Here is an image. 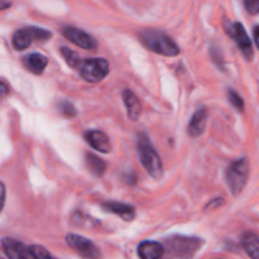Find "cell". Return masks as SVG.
<instances>
[{
	"mask_svg": "<svg viewBox=\"0 0 259 259\" xmlns=\"http://www.w3.org/2000/svg\"><path fill=\"white\" fill-rule=\"evenodd\" d=\"M204 244L200 238L172 237L164 243L166 253L171 257H191Z\"/></svg>",
	"mask_w": 259,
	"mask_h": 259,
	"instance_id": "3",
	"label": "cell"
},
{
	"mask_svg": "<svg viewBox=\"0 0 259 259\" xmlns=\"http://www.w3.org/2000/svg\"><path fill=\"white\" fill-rule=\"evenodd\" d=\"M66 242H67V244L70 245L71 248H73L78 254L82 255V257L98 258L99 255H100V253H99L95 244H94L91 240L81 237V235L68 234L67 237H66Z\"/></svg>",
	"mask_w": 259,
	"mask_h": 259,
	"instance_id": "6",
	"label": "cell"
},
{
	"mask_svg": "<svg viewBox=\"0 0 259 259\" xmlns=\"http://www.w3.org/2000/svg\"><path fill=\"white\" fill-rule=\"evenodd\" d=\"M228 98H229L230 104H232V105L234 106L238 111L244 110V101H243L242 96H240L237 91H234L230 89V90L228 91Z\"/></svg>",
	"mask_w": 259,
	"mask_h": 259,
	"instance_id": "21",
	"label": "cell"
},
{
	"mask_svg": "<svg viewBox=\"0 0 259 259\" xmlns=\"http://www.w3.org/2000/svg\"><path fill=\"white\" fill-rule=\"evenodd\" d=\"M5 204V186L0 182V211Z\"/></svg>",
	"mask_w": 259,
	"mask_h": 259,
	"instance_id": "25",
	"label": "cell"
},
{
	"mask_svg": "<svg viewBox=\"0 0 259 259\" xmlns=\"http://www.w3.org/2000/svg\"><path fill=\"white\" fill-rule=\"evenodd\" d=\"M103 206L106 211L119 215V217L123 218V219L126 220V222L133 220L134 215H136L134 207L131 206V205L123 204V202H105Z\"/></svg>",
	"mask_w": 259,
	"mask_h": 259,
	"instance_id": "14",
	"label": "cell"
},
{
	"mask_svg": "<svg viewBox=\"0 0 259 259\" xmlns=\"http://www.w3.org/2000/svg\"><path fill=\"white\" fill-rule=\"evenodd\" d=\"M244 5L249 14H258L259 13V0H244Z\"/></svg>",
	"mask_w": 259,
	"mask_h": 259,
	"instance_id": "24",
	"label": "cell"
},
{
	"mask_svg": "<svg viewBox=\"0 0 259 259\" xmlns=\"http://www.w3.org/2000/svg\"><path fill=\"white\" fill-rule=\"evenodd\" d=\"M253 35H254V42L259 50V25H255L254 27V29H253Z\"/></svg>",
	"mask_w": 259,
	"mask_h": 259,
	"instance_id": "27",
	"label": "cell"
},
{
	"mask_svg": "<svg viewBox=\"0 0 259 259\" xmlns=\"http://www.w3.org/2000/svg\"><path fill=\"white\" fill-rule=\"evenodd\" d=\"M85 157H86L85 161H86V164H88L89 169H90L95 176L100 177L105 174L106 171L105 161H103V159L99 158L98 156H95V154L93 153H86Z\"/></svg>",
	"mask_w": 259,
	"mask_h": 259,
	"instance_id": "18",
	"label": "cell"
},
{
	"mask_svg": "<svg viewBox=\"0 0 259 259\" xmlns=\"http://www.w3.org/2000/svg\"><path fill=\"white\" fill-rule=\"evenodd\" d=\"M230 35L235 39V42L239 46L240 51L245 58L250 60L253 56V48H252V40H250L249 35H248L247 30L244 29L243 24L240 23H233L230 25Z\"/></svg>",
	"mask_w": 259,
	"mask_h": 259,
	"instance_id": "8",
	"label": "cell"
},
{
	"mask_svg": "<svg viewBox=\"0 0 259 259\" xmlns=\"http://www.w3.org/2000/svg\"><path fill=\"white\" fill-rule=\"evenodd\" d=\"M243 249L253 259H259V237L253 233H247L242 238Z\"/></svg>",
	"mask_w": 259,
	"mask_h": 259,
	"instance_id": "17",
	"label": "cell"
},
{
	"mask_svg": "<svg viewBox=\"0 0 259 259\" xmlns=\"http://www.w3.org/2000/svg\"><path fill=\"white\" fill-rule=\"evenodd\" d=\"M85 139L94 149L101 153H109L111 151L110 141L108 136L100 131H90L85 134Z\"/></svg>",
	"mask_w": 259,
	"mask_h": 259,
	"instance_id": "10",
	"label": "cell"
},
{
	"mask_svg": "<svg viewBox=\"0 0 259 259\" xmlns=\"http://www.w3.org/2000/svg\"><path fill=\"white\" fill-rule=\"evenodd\" d=\"M62 33L71 43L83 48V50H95L96 46H98V42L93 35L88 34L86 32L77 29V28L66 27L63 28Z\"/></svg>",
	"mask_w": 259,
	"mask_h": 259,
	"instance_id": "7",
	"label": "cell"
},
{
	"mask_svg": "<svg viewBox=\"0 0 259 259\" xmlns=\"http://www.w3.org/2000/svg\"><path fill=\"white\" fill-rule=\"evenodd\" d=\"M28 250H29V257L33 259H48L52 257L50 252L40 245H30L28 247Z\"/></svg>",
	"mask_w": 259,
	"mask_h": 259,
	"instance_id": "20",
	"label": "cell"
},
{
	"mask_svg": "<svg viewBox=\"0 0 259 259\" xmlns=\"http://www.w3.org/2000/svg\"><path fill=\"white\" fill-rule=\"evenodd\" d=\"M8 93H9V88L5 82L0 81V96H7Z\"/></svg>",
	"mask_w": 259,
	"mask_h": 259,
	"instance_id": "26",
	"label": "cell"
},
{
	"mask_svg": "<svg viewBox=\"0 0 259 259\" xmlns=\"http://www.w3.org/2000/svg\"><path fill=\"white\" fill-rule=\"evenodd\" d=\"M61 53H62L65 61L71 66V67H78V66H80L81 60L75 51L70 50V48L67 47H62L61 48Z\"/></svg>",
	"mask_w": 259,
	"mask_h": 259,
	"instance_id": "19",
	"label": "cell"
},
{
	"mask_svg": "<svg viewBox=\"0 0 259 259\" xmlns=\"http://www.w3.org/2000/svg\"><path fill=\"white\" fill-rule=\"evenodd\" d=\"M24 63L30 72L35 73V75H40L45 71L48 60L46 56L40 55V53H30L24 58Z\"/></svg>",
	"mask_w": 259,
	"mask_h": 259,
	"instance_id": "15",
	"label": "cell"
},
{
	"mask_svg": "<svg viewBox=\"0 0 259 259\" xmlns=\"http://www.w3.org/2000/svg\"><path fill=\"white\" fill-rule=\"evenodd\" d=\"M12 5L10 0H0V10L3 9H8V8Z\"/></svg>",
	"mask_w": 259,
	"mask_h": 259,
	"instance_id": "28",
	"label": "cell"
},
{
	"mask_svg": "<svg viewBox=\"0 0 259 259\" xmlns=\"http://www.w3.org/2000/svg\"><path fill=\"white\" fill-rule=\"evenodd\" d=\"M249 177V162L247 158H240L233 162L227 171V182L230 191L238 196L244 190Z\"/></svg>",
	"mask_w": 259,
	"mask_h": 259,
	"instance_id": "4",
	"label": "cell"
},
{
	"mask_svg": "<svg viewBox=\"0 0 259 259\" xmlns=\"http://www.w3.org/2000/svg\"><path fill=\"white\" fill-rule=\"evenodd\" d=\"M207 110L205 108H200L196 113L192 115L191 120L189 124V134L194 138L200 137L201 134H204L205 128H206L207 123Z\"/></svg>",
	"mask_w": 259,
	"mask_h": 259,
	"instance_id": "11",
	"label": "cell"
},
{
	"mask_svg": "<svg viewBox=\"0 0 259 259\" xmlns=\"http://www.w3.org/2000/svg\"><path fill=\"white\" fill-rule=\"evenodd\" d=\"M34 40L33 33L30 28H24V29H19L14 33L13 35V46L17 51H23L30 46V43Z\"/></svg>",
	"mask_w": 259,
	"mask_h": 259,
	"instance_id": "16",
	"label": "cell"
},
{
	"mask_svg": "<svg viewBox=\"0 0 259 259\" xmlns=\"http://www.w3.org/2000/svg\"><path fill=\"white\" fill-rule=\"evenodd\" d=\"M123 100L125 104L126 113L131 120H138V118L142 114V103L139 99L137 98L136 94L131 90H124L123 93Z\"/></svg>",
	"mask_w": 259,
	"mask_h": 259,
	"instance_id": "12",
	"label": "cell"
},
{
	"mask_svg": "<svg viewBox=\"0 0 259 259\" xmlns=\"http://www.w3.org/2000/svg\"><path fill=\"white\" fill-rule=\"evenodd\" d=\"M138 152L142 164L148 175L153 179H161L163 175V164L146 133L138 134Z\"/></svg>",
	"mask_w": 259,
	"mask_h": 259,
	"instance_id": "1",
	"label": "cell"
},
{
	"mask_svg": "<svg viewBox=\"0 0 259 259\" xmlns=\"http://www.w3.org/2000/svg\"><path fill=\"white\" fill-rule=\"evenodd\" d=\"M141 40L148 50L153 51L154 53H158V55L172 57V56H177L180 53V48L176 42L159 30H144L141 33Z\"/></svg>",
	"mask_w": 259,
	"mask_h": 259,
	"instance_id": "2",
	"label": "cell"
},
{
	"mask_svg": "<svg viewBox=\"0 0 259 259\" xmlns=\"http://www.w3.org/2000/svg\"><path fill=\"white\" fill-rule=\"evenodd\" d=\"M78 70L83 80L95 83L108 76L109 63L104 58H89V60L81 61Z\"/></svg>",
	"mask_w": 259,
	"mask_h": 259,
	"instance_id": "5",
	"label": "cell"
},
{
	"mask_svg": "<svg viewBox=\"0 0 259 259\" xmlns=\"http://www.w3.org/2000/svg\"><path fill=\"white\" fill-rule=\"evenodd\" d=\"M60 110H61V113L63 114V115L70 116V118H71V116L76 115L75 106H73L71 103H68V101H62V103L60 104Z\"/></svg>",
	"mask_w": 259,
	"mask_h": 259,
	"instance_id": "23",
	"label": "cell"
},
{
	"mask_svg": "<svg viewBox=\"0 0 259 259\" xmlns=\"http://www.w3.org/2000/svg\"><path fill=\"white\" fill-rule=\"evenodd\" d=\"M30 30H32L34 40H46L48 39V38H51V32H48V30L46 29H42V28L30 27Z\"/></svg>",
	"mask_w": 259,
	"mask_h": 259,
	"instance_id": "22",
	"label": "cell"
},
{
	"mask_svg": "<svg viewBox=\"0 0 259 259\" xmlns=\"http://www.w3.org/2000/svg\"><path fill=\"white\" fill-rule=\"evenodd\" d=\"M3 249L5 254L12 259H27L29 257V250L19 240H15L13 238H4L2 240Z\"/></svg>",
	"mask_w": 259,
	"mask_h": 259,
	"instance_id": "9",
	"label": "cell"
},
{
	"mask_svg": "<svg viewBox=\"0 0 259 259\" xmlns=\"http://www.w3.org/2000/svg\"><path fill=\"white\" fill-rule=\"evenodd\" d=\"M166 253L163 245L157 242H143L138 247V255L143 259H158Z\"/></svg>",
	"mask_w": 259,
	"mask_h": 259,
	"instance_id": "13",
	"label": "cell"
}]
</instances>
